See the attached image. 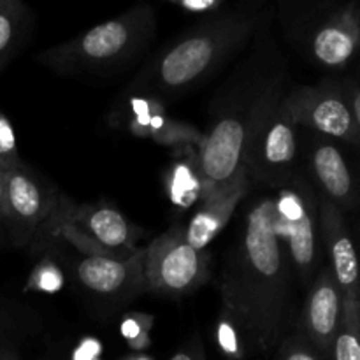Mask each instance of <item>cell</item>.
Here are the masks:
<instances>
[{"label": "cell", "instance_id": "18", "mask_svg": "<svg viewBox=\"0 0 360 360\" xmlns=\"http://www.w3.org/2000/svg\"><path fill=\"white\" fill-rule=\"evenodd\" d=\"M32 21V11L23 2L4 0L0 6V74L27 44Z\"/></svg>", "mask_w": 360, "mask_h": 360}, {"label": "cell", "instance_id": "25", "mask_svg": "<svg viewBox=\"0 0 360 360\" xmlns=\"http://www.w3.org/2000/svg\"><path fill=\"white\" fill-rule=\"evenodd\" d=\"M340 83L343 86L348 102H350L355 122H357V129L360 132V81L354 79V77H348V79H340Z\"/></svg>", "mask_w": 360, "mask_h": 360}, {"label": "cell", "instance_id": "4", "mask_svg": "<svg viewBox=\"0 0 360 360\" xmlns=\"http://www.w3.org/2000/svg\"><path fill=\"white\" fill-rule=\"evenodd\" d=\"M157 34V13L141 4L88 28L65 42L37 53V62L62 76L109 74L129 65Z\"/></svg>", "mask_w": 360, "mask_h": 360}, {"label": "cell", "instance_id": "5", "mask_svg": "<svg viewBox=\"0 0 360 360\" xmlns=\"http://www.w3.org/2000/svg\"><path fill=\"white\" fill-rule=\"evenodd\" d=\"M278 21L287 41L323 70H343L360 53V4L283 2Z\"/></svg>", "mask_w": 360, "mask_h": 360}, {"label": "cell", "instance_id": "17", "mask_svg": "<svg viewBox=\"0 0 360 360\" xmlns=\"http://www.w3.org/2000/svg\"><path fill=\"white\" fill-rule=\"evenodd\" d=\"M69 224L112 250H136L141 238L139 227L109 204H74Z\"/></svg>", "mask_w": 360, "mask_h": 360}, {"label": "cell", "instance_id": "28", "mask_svg": "<svg viewBox=\"0 0 360 360\" xmlns=\"http://www.w3.org/2000/svg\"><path fill=\"white\" fill-rule=\"evenodd\" d=\"M11 241H9V236H7V231L6 227H2L0 225V248H6V246H9Z\"/></svg>", "mask_w": 360, "mask_h": 360}, {"label": "cell", "instance_id": "13", "mask_svg": "<svg viewBox=\"0 0 360 360\" xmlns=\"http://www.w3.org/2000/svg\"><path fill=\"white\" fill-rule=\"evenodd\" d=\"M77 285L86 294L109 302H127L146 292L144 248L125 260L83 257L74 266Z\"/></svg>", "mask_w": 360, "mask_h": 360}, {"label": "cell", "instance_id": "21", "mask_svg": "<svg viewBox=\"0 0 360 360\" xmlns=\"http://www.w3.org/2000/svg\"><path fill=\"white\" fill-rule=\"evenodd\" d=\"M274 354V360H333L297 333L288 334Z\"/></svg>", "mask_w": 360, "mask_h": 360}, {"label": "cell", "instance_id": "8", "mask_svg": "<svg viewBox=\"0 0 360 360\" xmlns=\"http://www.w3.org/2000/svg\"><path fill=\"white\" fill-rule=\"evenodd\" d=\"M276 224L290 259L294 278L308 288L323 264L320 238V197L308 178L295 172L274 188Z\"/></svg>", "mask_w": 360, "mask_h": 360}, {"label": "cell", "instance_id": "1", "mask_svg": "<svg viewBox=\"0 0 360 360\" xmlns=\"http://www.w3.org/2000/svg\"><path fill=\"white\" fill-rule=\"evenodd\" d=\"M294 271L276 224V197L264 193L246 206L221 271L227 315L257 354L271 355L294 333Z\"/></svg>", "mask_w": 360, "mask_h": 360}, {"label": "cell", "instance_id": "29", "mask_svg": "<svg viewBox=\"0 0 360 360\" xmlns=\"http://www.w3.org/2000/svg\"><path fill=\"white\" fill-rule=\"evenodd\" d=\"M355 243H357V250H359V260H360V220L357 224V232H355Z\"/></svg>", "mask_w": 360, "mask_h": 360}, {"label": "cell", "instance_id": "2", "mask_svg": "<svg viewBox=\"0 0 360 360\" xmlns=\"http://www.w3.org/2000/svg\"><path fill=\"white\" fill-rule=\"evenodd\" d=\"M273 18L269 9L210 104V123L197 146V172L204 197L241 171L253 120L274 84L287 77V58L273 34Z\"/></svg>", "mask_w": 360, "mask_h": 360}, {"label": "cell", "instance_id": "9", "mask_svg": "<svg viewBox=\"0 0 360 360\" xmlns=\"http://www.w3.org/2000/svg\"><path fill=\"white\" fill-rule=\"evenodd\" d=\"M211 255L185 239V229L174 225L144 248L146 292L179 299L199 290L210 280Z\"/></svg>", "mask_w": 360, "mask_h": 360}, {"label": "cell", "instance_id": "20", "mask_svg": "<svg viewBox=\"0 0 360 360\" xmlns=\"http://www.w3.org/2000/svg\"><path fill=\"white\" fill-rule=\"evenodd\" d=\"M330 359L360 360V302L343 301V320Z\"/></svg>", "mask_w": 360, "mask_h": 360}, {"label": "cell", "instance_id": "15", "mask_svg": "<svg viewBox=\"0 0 360 360\" xmlns=\"http://www.w3.org/2000/svg\"><path fill=\"white\" fill-rule=\"evenodd\" d=\"M127 102L129 109L122 115V125L132 136L172 148L199 146L202 141V132L195 125L165 115V104L162 102L136 95H127Z\"/></svg>", "mask_w": 360, "mask_h": 360}, {"label": "cell", "instance_id": "22", "mask_svg": "<svg viewBox=\"0 0 360 360\" xmlns=\"http://www.w3.org/2000/svg\"><path fill=\"white\" fill-rule=\"evenodd\" d=\"M21 162L20 151H18L16 134H14L13 123L6 115L0 111V167L9 171L11 167Z\"/></svg>", "mask_w": 360, "mask_h": 360}, {"label": "cell", "instance_id": "23", "mask_svg": "<svg viewBox=\"0 0 360 360\" xmlns=\"http://www.w3.org/2000/svg\"><path fill=\"white\" fill-rule=\"evenodd\" d=\"M169 4L188 14H204V18L220 13L227 7L224 0H171Z\"/></svg>", "mask_w": 360, "mask_h": 360}, {"label": "cell", "instance_id": "3", "mask_svg": "<svg viewBox=\"0 0 360 360\" xmlns=\"http://www.w3.org/2000/svg\"><path fill=\"white\" fill-rule=\"evenodd\" d=\"M269 13L264 2H243L202 18L162 48L127 86V95L165 104L202 86L243 55Z\"/></svg>", "mask_w": 360, "mask_h": 360}, {"label": "cell", "instance_id": "11", "mask_svg": "<svg viewBox=\"0 0 360 360\" xmlns=\"http://www.w3.org/2000/svg\"><path fill=\"white\" fill-rule=\"evenodd\" d=\"M308 181L343 214L360 210V174L336 141L313 134L306 144Z\"/></svg>", "mask_w": 360, "mask_h": 360}, {"label": "cell", "instance_id": "19", "mask_svg": "<svg viewBox=\"0 0 360 360\" xmlns=\"http://www.w3.org/2000/svg\"><path fill=\"white\" fill-rule=\"evenodd\" d=\"M39 316L27 306L0 297V343L16 345L28 334L39 329Z\"/></svg>", "mask_w": 360, "mask_h": 360}, {"label": "cell", "instance_id": "26", "mask_svg": "<svg viewBox=\"0 0 360 360\" xmlns=\"http://www.w3.org/2000/svg\"><path fill=\"white\" fill-rule=\"evenodd\" d=\"M0 225L6 227V171L0 167Z\"/></svg>", "mask_w": 360, "mask_h": 360}, {"label": "cell", "instance_id": "24", "mask_svg": "<svg viewBox=\"0 0 360 360\" xmlns=\"http://www.w3.org/2000/svg\"><path fill=\"white\" fill-rule=\"evenodd\" d=\"M169 360H207L200 336H193L192 340L186 341Z\"/></svg>", "mask_w": 360, "mask_h": 360}, {"label": "cell", "instance_id": "31", "mask_svg": "<svg viewBox=\"0 0 360 360\" xmlns=\"http://www.w3.org/2000/svg\"><path fill=\"white\" fill-rule=\"evenodd\" d=\"M2 4H4V0H0V6H2Z\"/></svg>", "mask_w": 360, "mask_h": 360}, {"label": "cell", "instance_id": "10", "mask_svg": "<svg viewBox=\"0 0 360 360\" xmlns=\"http://www.w3.org/2000/svg\"><path fill=\"white\" fill-rule=\"evenodd\" d=\"M285 108L299 127L360 150V132L340 79L287 90Z\"/></svg>", "mask_w": 360, "mask_h": 360}, {"label": "cell", "instance_id": "14", "mask_svg": "<svg viewBox=\"0 0 360 360\" xmlns=\"http://www.w3.org/2000/svg\"><path fill=\"white\" fill-rule=\"evenodd\" d=\"M320 197V195H319ZM320 238L323 257L340 287L343 301L360 302V260L347 217L320 197Z\"/></svg>", "mask_w": 360, "mask_h": 360}, {"label": "cell", "instance_id": "12", "mask_svg": "<svg viewBox=\"0 0 360 360\" xmlns=\"http://www.w3.org/2000/svg\"><path fill=\"white\" fill-rule=\"evenodd\" d=\"M306 290L308 294L297 313L294 333L330 357L343 320V295L326 262Z\"/></svg>", "mask_w": 360, "mask_h": 360}, {"label": "cell", "instance_id": "30", "mask_svg": "<svg viewBox=\"0 0 360 360\" xmlns=\"http://www.w3.org/2000/svg\"><path fill=\"white\" fill-rule=\"evenodd\" d=\"M129 360H151V359L143 357V355H139V357H132V359H129Z\"/></svg>", "mask_w": 360, "mask_h": 360}, {"label": "cell", "instance_id": "7", "mask_svg": "<svg viewBox=\"0 0 360 360\" xmlns=\"http://www.w3.org/2000/svg\"><path fill=\"white\" fill-rule=\"evenodd\" d=\"M285 94L287 77L274 84L253 120L241 164L252 185L278 188L297 172V125L285 108Z\"/></svg>", "mask_w": 360, "mask_h": 360}, {"label": "cell", "instance_id": "16", "mask_svg": "<svg viewBox=\"0 0 360 360\" xmlns=\"http://www.w3.org/2000/svg\"><path fill=\"white\" fill-rule=\"evenodd\" d=\"M252 183L245 171H239L227 185L204 197L202 206L197 210L185 229V239L197 250H207L218 234L229 225L239 204L248 197Z\"/></svg>", "mask_w": 360, "mask_h": 360}, {"label": "cell", "instance_id": "27", "mask_svg": "<svg viewBox=\"0 0 360 360\" xmlns=\"http://www.w3.org/2000/svg\"><path fill=\"white\" fill-rule=\"evenodd\" d=\"M0 360H21L16 345L0 343Z\"/></svg>", "mask_w": 360, "mask_h": 360}, {"label": "cell", "instance_id": "6", "mask_svg": "<svg viewBox=\"0 0 360 360\" xmlns=\"http://www.w3.org/2000/svg\"><path fill=\"white\" fill-rule=\"evenodd\" d=\"M74 200L25 164L6 171V231L14 248L37 250L56 238Z\"/></svg>", "mask_w": 360, "mask_h": 360}]
</instances>
